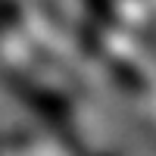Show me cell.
Listing matches in <instances>:
<instances>
[{
  "mask_svg": "<svg viewBox=\"0 0 156 156\" xmlns=\"http://www.w3.org/2000/svg\"><path fill=\"white\" fill-rule=\"evenodd\" d=\"M9 87L16 90V94L28 103V106L41 115L50 128L69 134V128H72V109H69V103H66L62 94L50 90L47 84L37 81V78H25L22 72H12V75H9Z\"/></svg>",
  "mask_w": 156,
  "mask_h": 156,
  "instance_id": "1",
  "label": "cell"
},
{
  "mask_svg": "<svg viewBox=\"0 0 156 156\" xmlns=\"http://www.w3.org/2000/svg\"><path fill=\"white\" fill-rule=\"evenodd\" d=\"M6 144H9V137H0V150H3V147H6Z\"/></svg>",
  "mask_w": 156,
  "mask_h": 156,
  "instance_id": "2",
  "label": "cell"
}]
</instances>
